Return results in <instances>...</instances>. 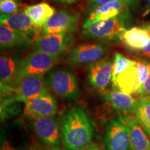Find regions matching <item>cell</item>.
Instances as JSON below:
<instances>
[{
  "instance_id": "obj_1",
  "label": "cell",
  "mask_w": 150,
  "mask_h": 150,
  "mask_svg": "<svg viewBox=\"0 0 150 150\" xmlns=\"http://www.w3.org/2000/svg\"><path fill=\"white\" fill-rule=\"evenodd\" d=\"M62 139L66 150H81L91 144L94 135L93 122L81 105H75L61 114Z\"/></svg>"
},
{
  "instance_id": "obj_2",
  "label": "cell",
  "mask_w": 150,
  "mask_h": 150,
  "mask_svg": "<svg viewBox=\"0 0 150 150\" xmlns=\"http://www.w3.org/2000/svg\"><path fill=\"white\" fill-rule=\"evenodd\" d=\"M45 80L48 88L60 98L72 100L80 96L81 90L77 79L70 70L55 69L48 73Z\"/></svg>"
},
{
  "instance_id": "obj_3",
  "label": "cell",
  "mask_w": 150,
  "mask_h": 150,
  "mask_svg": "<svg viewBox=\"0 0 150 150\" xmlns=\"http://www.w3.org/2000/svg\"><path fill=\"white\" fill-rule=\"evenodd\" d=\"M59 58L43 52L32 51L21 61L16 77L11 85H16L20 80L27 76L44 75L53 68Z\"/></svg>"
},
{
  "instance_id": "obj_4",
  "label": "cell",
  "mask_w": 150,
  "mask_h": 150,
  "mask_svg": "<svg viewBox=\"0 0 150 150\" xmlns=\"http://www.w3.org/2000/svg\"><path fill=\"white\" fill-rule=\"evenodd\" d=\"M150 74V63H138L112 79L114 88L129 95L138 93Z\"/></svg>"
},
{
  "instance_id": "obj_5",
  "label": "cell",
  "mask_w": 150,
  "mask_h": 150,
  "mask_svg": "<svg viewBox=\"0 0 150 150\" xmlns=\"http://www.w3.org/2000/svg\"><path fill=\"white\" fill-rule=\"evenodd\" d=\"M125 31L123 21L120 17L91 24L83 23L81 27L82 36L84 38L100 41L120 38Z\"/></svg>"
},
{
  "instance_id": "obj_6",
  "label": "cell",
  "mask_w": 150,
  "mask_h": 150,
  "mask_svg": "<svg viewBox=\"0 0 150 150\" xmlns=\"http://www.w3.org/2000/svg\"><path fill=\"white\" fill-rule=\"evenodd\" d=\"M104 145L105 150H133L124 116L112 118L106 124Z\"/></svg>"
},
{
  "instance_id": "obj_7",
  "label": "cell",
  "mask_w": 150,
  "mask_h": 150,
  "mask_svg": "<svg viewBox=\"0 0 150 150\" xmlns=\"http://www.w3.org/2000/svg\"><path fill=\"white\" fill-rule=\"evenodd\" d=\"M11 96L15 101L24 104L49 93L48 86L43 75L29 76L11 86Z\"/></svg>"
},
{
  "instance_id": "obj_8",
  "label": "cell",
  "mask_w": 150,
  "mask_h": 150,
  "mask_svg": "<svg viewBox=\"0 0 150 150\" xmlns=\"http://www.w3.org/2000/svg\"><path fill=\"white\" fill-rule=\"evenodd\" d=\"M73 43L74 38L69 33L43 34L35 40L32 51L60 57L71 47Z\"/></svg>"
},
{
  "instance_id": "obj_9",
  "label": "cell",
  "mask_w": 150,
  "mask_h": 150,
  "mask_svg": "<svg viewBox=\"0 0 150 150\" xmlns=\"http://www.w3.org/2000/svg\"><path fill=\"white\" fill-rule=\"evenodd\" d=\"M108 47L104 45L83 44L71 50L65 59V63L73 66L92 64L102 60L106 55Z\"/></svg>"
},
{
  "instance_id": "obj_10",
  "label": "cell",
  "mask_w": 150,
  "mask_h": 150,
  "mask_svg": "<svg viewBox=\"0 0 150 150\" xmlns=\"http://www.w3.org/2000/svg\"><path fill=\"white\" fill-rule=\"evenodd\" d=\"M33 127L37 138L44 144L52 148L61 145V127L54 116L33 119Z\"/></svg>"
},
{
  "instance_id": "obj_11",
  "label": "cell",
  "mask_w": 150,
  "mask_h": 150,
  "mask_svg": "<svg viewBox=\"0 0 150 150\" xmlns=\"http://www.w3.org/2000/svg\"><path fill=\"white\" fill-rule=\"evenodd\" d=\"M79 20V14L70 13L65 11H57L42 27L43 34L74 33L77 29Z\"/></svg>"
},
{
  "instance_id": "obj_12",
  "label": "cell",
  "mask_w": 150,
  "mask_h": 150,
  "mask_svg": "<svg viewBox=\"0 0 150 150\" xmlns=\"http://www.w3.org/2000/svg\"><path fill=\"white\" fill-rule=\"evenodd\" d=\"M58 112L57 103L50 93L25 103L24 114L31 119L55 116Z\"/></svg>"
},
{
  "instance_id": "obj_13",
  "label": "cell",
  "mask_w": 150,
  "mask_h": 150,
  "mask_svg": "<svg viewBox=\"0 0 150 150\" xmlns=\"http://www.w3.org/2000/svg\"><path fill=\"white\" fill-rule=\"evenodd\" d=\"M113 62L110 59L100 60L90 65L88 67L89 83L95 88L104 90L112 80Z\"/></svg>"
},
{
  "instance_id": "obj_14",
  "label": "cell",
  "mask_w": 150,
  "mask_h": 150,
  "mask_svg": "<svg viewBox=\"0 0 150 150\" xmlns=\"http://www.w3.org/2000/svg\"><path fill=\"white\" fill-rule=\"evenodd\" d=\"M103 95L105 100L114 110L125 115H135L136 99L130 95L123 93L116 88L104 91Z\"/></svg>"
},
{
  "instance_id": "obj_15",
  "label": "cell",
  "mask_w": 150,
  "mask_h": 150,
  "mask_svg": "<svg viewBox=\"0 0 150 150\" xmlns=\"http://www.w3.org/2000/svg\"><path fill=\"white\" fill-rule=\"evenodd\" d=\"M128 5L129 4L126 1H112L97 8H92L84 23L91 24L93 22L104 21L117 18L126 11Z\"/></svg>"
},
{
  "instance_id": "obj_16",
  "label": "cell",
  "mask_w": 150,
  "mask_h": 150,
  "mask_svg": "<svg viewBox=\"0 0 150 150\" xmlns=\"http://www.w3.org/2000/svg\"><path fill=\"white\" fill-rule=\"evenodd\" d=\"M31 45L32 41L27 35L4 24L0 25L1 49H24Z\"/></svg>"
},
{
  "instance_id": "obj_17",
  "label": "cell",
  "mask_w": 150,
  "mask_h": 150,
  "mask_svg": "<svg viewBox=\"0 0 150 150\" xmlns=\"http://www.w3.org/2000/svg\"><path fill=\"white\" fill-rule=\"evenodd\" d=\"M0 23L24 33L29 38L34 36L39 29L24 11L11 15L1 13Z\"/></svg>"
},
{
  "instance_id": "obj_18",
  "label": "cell",
  "mask_w": 150,
  "mask_h": 150,
  "mask_svg": "<svg viewBox=\"0 0 150 150\" xmlns=\"http://www.w3.org/2000/svg\"><path fill=\"white\" fill-rule=\"evenodd\" d=\"M125 120L129 129L133 150H150V140L136 115H127Z\"/></svg>"
},
{
  "instance_id": "obj_19",
  "label": "cell",
  "mask_w": 150,
  "mask_h": 150,
  "mask_svg": "<svg viewBox=\"0 0 150 150\" xmlns=\"http://www.w3.org/2000/svg\"><path fill=\"white\" fill-rule=\"evenodd\" d=\"M21 59L16 55H1L0 58V81L1 84L11 85L18 74Z\"/></svg>"
},
{
  "instance_id": "obj_20",
  "label": "cell",
  "mask_w": 150,
  "mask_h": 150,
  "mask_svg": "<svg viewBox=\"0 0 150 150\" xmlns=\"http://www.w3.org/2000/svg\"><path fill=\"white\" fill-rule=\"evenodd\" d=\"M24 12L29 16L33 23L40 29L44 27L56 11L49 4L41 2L27 7Z\"/></svg>"
},
{
  "instance_id": "obj_21",
  "label": "cell",
  "mask_w": 150,
  "mask_h": 150,
  "mask_svg": "<svg viewBox=\"0 0 150 150\" xmlns=\"http://www.w3.org/2000/svg\"><path fill=\"white\" fill-rule=\"evenodd\" d=\"M120 39L129 48L138 50H142L150 41L145 29L139 27H133L126 30Z\"/></svg>"
},
{
  "instance_id": "obj_22",
  "label": "cell",
  "mask_w": 150,
  "mask_h": 150,
  "mask_svg": "<svg viewBox=\"0 0 150 150\" xmlns=\"http://www.w3.org/2000/svg\"><path fill=\"white\" fill-rule=\"evenodd\" d=\"M135 115L150 137V96H140L136 99Z\"/></svg>"
},
{
  "instance_id": "obj_23",
  "label": "cell",
  "mask_w": 150,
  "mask_h": 150,
  "mask_svg": "<svg viewBox=\"0 0 150 150\" xmlns=\"http://www.w3.org/2000/svg\"><path fill=\"white\" fill-rule=\"evenodd\" d=\"M136 61L128 59L120 53L116 52L115 54V59H114L113 65H112V79L115 77L120 73L123 72L126 69L131 65L136 64Z\"/></svg>"
},
{
  "instance_id": "obj_24",
  "label": "cell",
  "mask_w": 150,
  "mask_h": 150,
  "mask_svg": "<svg viewBox=\"0 0 150 150\" xmlns=\"http://www.w3.org/2000/svg\"><path fill=\"white\" fill-rule=\"evenodd\" d=\"M20 1L17 0H5L0 2V11L1 14L11 15L18 13Z\"/></svg>"
},
{
  "instance_id": "obj_25",
  "label": "cell",
  "mask_w": 150,
  "mask_h": 150,
  "mask_svg": "<svg viewBox=\"0 0 150 150\" xmlns=\"http://www.w3.org/2000/svg\"><path fill=\"white\" fill-rule=\"evenodd\" d=\"M126 1L128 4H131L134 0H88V5L91 7V8H95L97 7L112 2V1Z\"/></svg>"
},
{
  "instance_id": "obj_26",
  "label": "cell",
  "mask_w": 150,
  "mask_h": 150,
  "mask_svg": "<svg viewBox=\"0 0 150 150\" xmlns=\"http://www.w3.org/2000/svg\"><path fill=\"white\" fill-rule=\"evenodd\" d=\"M138 94L141 96H150V74L140 87Z\"/></svg>"
},
{
  "instance_id": "obj_27",
  "label": "cell",
  "mask_w": 150,
  "mask_h": 150,
  "mask_svg": "<svg viewBox=\"0 0 150 150\" xmlns=\"http://www.w3.org/2000/svg\"><path fill=\"white\" fill-rule=\"evenodd\" d=\"M29 150H54V148H52L47 145H42L38 143H33L30 146Z\"/></svg>"
},
{
  "instance_id": "obj_28",
  "label": "cell",
  "mask_w": 150,
  "mask_h": 150,
  "mask_svg": "<svg viewBox=\"0 0 150 150\" xmlns=\"http://www.w3.org/2000/svg\"><path fill=\"white\" fill-rule=\"evenodd\" d=\"M1 150H17V149H16L13 147L11 146L10 142L6 140V141L4 142L2 145H1Z\"/></svg>"
},
{
  "instance_id": "obj_29",
  "label": "cell",
  "mask_w": 150,
  "mask_h": 150,
  "mask_svg": "<svg viewBox=\"0 0 150 150\" xmlns=\"http://www.w3.org/2000/svg\"><path fill=\"white\" fill-rule=\"evenodd\" d=\"M141 51L144 55H145L146 56H147V57L150 58V41L147 45L142 49Z\"/></svg>"
},
{
  "instance_id": "obj_30",
  "label": "cell",
  "mask_w": 150,
  "mask_h": 150,
  "mask_svg": "<svg viewBox=\"0 0 150 150\" xmlns=\"http://www.w3.org/2000/svg\"><path fill=\"white\" fill-rule=\"evenodd\" d=\"M81 150H101V149L97 144L93 143Z\"/></svg>"
},
{
  "instance_id": "obj_31",
  "label": "cell",
  "mask_w": 150,
  "mask_h": 150,
  "mask_svg": "<svg viewBox=\"0 0 150 150\" xmlns=\"http://www.w3.org/2000/svg\"><path fill=\"white\" fill-rule=\"evenodd\" d=\"M56 2L60 3H64V4H73L74 3L76 0H53Z\"/></svg>"
},
{
  "instance_id": "obj_32",
  "label": "cell",
  "mask_w": 150,
  "mask_h": 150,
  "mask_svg": "<svg viewBox=\"0 0 150 150\" xmlns=\"http://www.w3.org/2000/svg\"><path fill=\"white\" fill-rule=\"evenodd\" d=\"M144 29H145V31H147L148 36H149V38H150V25H147L145 28H144Z\"/></svg>"
},
{
  "instance_id": "obj_33",
  "label": "cell",
  "mask_w": 150,
  "mask_h": 150,
  "mask_svg": "<svg viewBox=\"0 0 150 150\" xmlns=\"http://www.w3.org/2000/svg\"><path fill=\"white\" fill-rule=\"evenodd\" d=\"M146 1H147L148 5H149V6H150V0H146Z\"/></svg>"
},
{
  "instance_id": "obj_34",
  "label": "cell",
  "mask_w": 150,
  "mask_h": 150,
  "mask_svg": "<svg viewBox=\"0 0 150 150\" xmlns=\"http://www.w3.org/2000/svg\"><path fill=\"white\" fill-rule=\"evenodd\" d=\"M5 1V0H0V2H1V1ZM17 1H20V0H17Z\"/></svg>"
},
{
  "instance_id": "obj_35",
  "label": "cell",
  "mask_w": 150,
  "mask_h": 150,
  "mask_svg": "<svg viewBox=\"0 0 150 150\" xmlns=\"http://www.w3.org/2000/svg\"><path fill=\"white\" fill-rule=\"evenodd\" d=\"M54 150H60V149H58V148H54Z\"/></svg>"
}]
</instances>
